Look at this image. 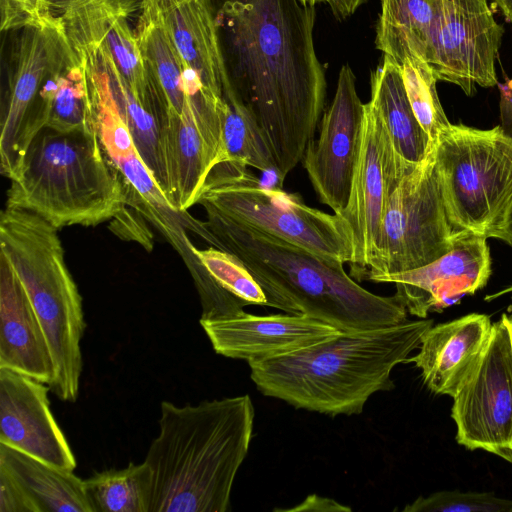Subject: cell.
Returning <instances> with one entry per match:
<instances>
[{
  "label": "cell",
  "mask_w": 512,
  "mask_h": 512,
  "mask_svg": "<svg viewBox=\"0 0 512 512\" xmlns=\"http://www.w3.org/2000/svg\"><path fill=\"white\" fill-rule=\"evenodd\" d=\"M223 88L257 121L282 187L314 139L326 79L313 41L315 6L303 0H208Z\"/></svg>",
  "instance_id": "1"
},
{
  "label": "cell",
  "mask_w": 512,
  "mask_h": 512,
  "mask_svg": "<svg viewBox=\"0 0 512 512\" xmlns=\"http://www.w3.org/2000/svg\"><path fill=\"white\" fill-rule=\"evenodd\" d=\"M205 241L235 255L266 296V306L304 314L342 332L388 327L407 320L395 294L381 296L359 285L342 263L204 209Z\"/></svg>",
  "instance_id": "2"
},
{
  "label": "cell",
  "mask_w": 512,
  "mask_h": 512,
  "mask_svg": "<svg viewBox=\"0 0 512 512\" xmlns=\"http://www.w3.org/2000/svg\"><path fill=\"white\" fill-rule=\"evenodd\" d=\"M160 410L144 460L152 472L150 512H226L253 436L251 398L162 401Z\"/></svg>",
  "instance_id": "3"
},
{
  "label": "cell",
  "mask_w": 512,
  "mask_h": 512,
  "mask_svg": "<svg viewBox=\"0 0 512 512\" xmlns=\"http://www.w3.org/2000/svg\"><path fill=\"white\" fill-rule=\"evenodd\" d=\"M433 320L353 332L280 357L249 362L250 377L265 396L297 409L336 415L360 414L368 399L395 387L393 368L419 348Z\"/></svg>",
  "instance_id": "4"
},
{
  "label": "cell",
  "mask_w": 512,
  "mask_h": 512,
  "mask_svg": "<svg viewBox=\"0 0 512 512\" xmlns=\"http://www.w3.org/2000/svg\"><path fill=\"white\" fill-rule=\"evenodd\" d=\"M6 207L27 210L57 229L96 226L129 204V189L106 156L97 130L41 129L10 180Z\"/></svg>",
  "instance_id": "5"
},
{
  "label": "cell",
  "mask_w": 512,
  "mask_h": 512,
  "mask_svg": "<svg viewBox=\"0 0 512 512\" xmlns=\"http://www.w3.org/2000/svg\"><path fill=\"white\" fill-rule=\"evenodd\" d=\"M0 254L23 285L54 365L50 389L74 402L82 374L86 327L82 297L67 267L58 229L37 214L6 207L0 215Z\"/></svg>",
  "instance_id": "6"
},
{
  "label": "cell",
  "mask_w": 512,
  "mask_h": 512,
  "mask_svg": "<svg viewBox=\"0 0 512 512\" xmlns=\"http://www.w3.org/2000/svg\"><path fill=\"white\" fill-rule=\"evenodd\" d=\"M447 217L457 230L500 238L512 208V137L450 124L434 143Z\"/></svg>",
  "instance_id": "7"
},
{
  "label": "cell",
  "mask_w": 512,
  "mask_h": 512,
  "mask_svg": "<svg viewBox=\"0 0 512 512\" xmlns=\"http://www.w3.org/2000/svg\"><path fill=\"white\" fill-rule=\"evenodd\" d=\"M197 204L327 260L342 264L353 260L352 232L341 215L310 207L301 195L281 187L263 186L245 165L217 164Z\"/></svg>",
  "instance_id": "8"
},
{
  "label": "cell",
  "mask_w": 512,
  "mask_h": 512,
  "mask_svg": "<svg viewBox=\"0 0 512 512\" xmlns=\"http://www.w3.org/2000/svg\"><path fill=\"white\" fill-rule=\"evenodd\" d=\"M456 231L444 207L433 146L390 194L363 280L379 283L385 276L437 260L451 248Z\"/></svg>",
  "instance_id": "9"
},
{
  "label": "cell",
  "mask_w": 512,
  "mask_h": 512,
  "mask_svg": "<svg viewBox=\"0 0 512 512\" xmlns=\"http://www.w3.org/2000/svg\"><path fill=\"white\" fill-rule=\"evenodd\" d=\"M12 32L0 134V167L9 180L17 176L28 145L44 128V88L71 50L58 18Z\"/></svg>",
  "instance_id": "10"
},
{
  "label": "cell",
  "mask_w": 512,
  "mask_h": 512,
  "mask_svg": "<svg viewBox=\"0 0 512 512\" xmlns=\"http://www.w3.org/2000/svg\"><path fill=\"white\" fill-rule=\"evenodd\" d=\"M453 398L457 442L512 463V332L504 313L483 356Z\"/></svg>",
  "instance_id": "11"
},
{
  "label": "cell",
  "mask_w": 512,
  "mask_h": 512,
  "mask_svg": "<svg viewBox=\"0 0 512 512\" xmlns=\"http://www.w3.org/2000/svg\"><path fill=\"white\" fill-rule=\"evenodd\" d=\"M504 35L488 0H436L426 62L437 80L472 96L497 84L495 62Z\"/></svg>",
  "instance_id": "12"
},
{
  "label": "cell",
  "mask_w": 512,
  "mask_h": 512,
  "mask_svg": "<svg viewBox=\"0 0 512 512\" xmlns=\"http://www.w3.org/2000/svg\"><path fill=\"white\" fill-rule=\"evenodd\" d=\"M418 164L404 161L374 102L364 105L362 137L349 201L339 213L348 223L354 244L351 276L362 280L374 256L390 194Z\"/></svg>",
  "instance_id": "13"
},
{
  "label": "cell",
  "mask_w": 512,
  "mask_h": 512,
  "mask_svg": "<svg viewBox=\"0 0 512 512\" xmlns=\"http://www.w3.org/2000/svg\"><path fill=\"white\" fill-rule=\"evenodd\" d=\"M84 71L100 143L128 186L129 204L152 221L172 246L183 245L186 229L197 233L201 221L173 208L138 152L103 74L94 65Z\"/></svg>",
  "instance_id": "14"
},
{
  "label": "cell",
  "mask_w": 512,
  "mask_h": 512,
  "mask_svg": "<svg viewBox=\"0 0 512 512\" xmlns=\"http://www.w3.org/2000/svg\"><path fill=\"white\" fill-rule=\"evenodd\" d=\"M222 114V102L196 91L180 115L160 121L163 191L178 212L197 204L207 177L222 162Z\"/></svg>",
  "instance_id": "15"
},
{
  "label": "cell",
  "mask_w": 512,
  "mask_h": 512,
  "mask_svg": "<svg viewBox=\"0 0 512 512\" xmlns=\"http://www.w3.org/2000/svg\"><path fill=\"white\" fill-rule=\"evenodd\" d=\"M364 105L348 64L341 67L336 92L320 122L319 138L307 146L303 166L319 200L334 213L342 212L350 197L358 160Z\"/></svg>",
  "instance_id": "16"
},
{
  "label": "cell",
  "mask_w": 512,
  "mask_h": 512,
  "mask_svg": "<svg viewBox=\"0 0 512 512\" xmlns=\"http://www.w3.org/2000/svg\"><path fill=\"white\" fill-rule=\"evenodd\" d=\"M487 239L471 231H456L451 248L437 260L379 282L395 284V294L407 311L426 318L430 311H441L487 284L491 275Z\"/></svg>",
  "instance_id": "17"
},
{
  "label": "cell",
  "mask_w": 512,
  "mask_h": 512,
  "mask_svg": "<svg viewBox=\"0 0 512 512\" xmlns=\"http://www.w3.org/2000/svg\"><path fill=\"white\" fill-rule=\"evenodd\" d=\"M49 389L46 383L0 368V443L73 471L76 459L51 412Z\"/></svg>",
  "instance_id": "18"
},
{
  "label": "cell",
  "mask_w": 512,
  "mask_h": 512,
  "mask_svg": "<svg viewBox=\"0 0 512 512\" xmlns=\"http://www.w3.org/2000/svg\"><path fill=\"white\" fill-rule=\"evenodd\" d=\"M214 351L252 361L295 353L338 336L336 327L304 314H241L199 320Z\"/></svg>",
  "instance_id": "19"
},
{
  "label": "cell",
  "mask_w": 512,
  "mask_h": 512,
  "mask_svg": "<svg viewBox=\"0 0 512 512\" xmlns=\"http://www.w3.org/2000/svg\"><path fill=\"white\" fill-rule=\"evenodd\" d=\"M491 332L490 317L479 313L432 325L418 354L406 362L415 363L432 392L453 397L483 356Z\"/></svg>",
  "instance_id": "20"
},
{
  "label": "cell",
  "mask_w": 512,
  "mask_h": 512,
  "mask_svg": "<svg viewBox=\"0 0 512 512\" xmlns=\"http://www.w3.org/2000/svg\"><path fill=\"white\" fill-rule=\"evenodd\" d=\"M0 368L50 386L54 365L30 299L7 259L0 254Z\"/></svg>",
  "instance_id": "21"
},
{
  "label": "cell",
  "mask_w": 512,
  "mask_h": 512,
  "mask_svg": "<svg viewBox=\"0 0 512 512\" xmlns=\"http://www.w3.org/2000/svg\"><path fill=\"white\" fill-rule=\"evenodd\" d=\"M164 25L189 73L222 98L226 81L214 15L208 0H156Z\"/></svg>",
  "instance_id": "22"
},
{
  "label": "cell",
  "mask_w": 512,
  "mask_h": 512,
  "mask_svg": "<svg viewBox=\"0 0 512 512\" xmlns=\"http://www.w3.org/2000/svg\"><path fill=\"white\" fill-rule=\"evenodd\" d=\"M136 37L149 81L166 115H180L189 99L191 74L164 25L156 0L140 4Z\"/></svg>",
  "instance_id": "23"
},
{
  "label": "cell",
  "mask_w": 512,
  "mask_h": 512,
  "mask_svg": "<svg viewBox=\"0 0 512 512\" xmlns=\"http://www.w3.org/2000/svg\"><path fill=\"white\" fill-rule=\"evenodd\" d=\"M378 108L396 153L410 164L425 160L434 143L418 122L397 64L383 55L371 74V98Z\"/></svg>",
  "instance_id": "24"
},
{
  "label": "cell",
  "mask_w": 512,
  "mask_h": 512,
  "mask_svg": "<svg viewBox=\"0 0 512 512\" xmlns=\"http://www.w3.org/2000/svg\"><path fill=\"white\" fill-rule=\"evenodd\" d=\"M0 466L20 482L40 512H94L84 480L73 471L61 469L2 443Z\"/></svg>",
  "instance_id": "25"
},
{
  "label": "cell",
  "mask_w": 512,
  "mask_h": 512,
  "mask_svg": "<svg viewBox=\"0 0 512 512\" xmlns=\"http://www.w3.org/2000/svg\"><path fill=\"white\" fill-rule=\"evenodd\" d=\"M137 3L138 0H95L84 7L121 74L138 97L147 99L153 88L136 33L128 21Z\"/></svg>",
  "instance_id": "26"
},
{
  "label": "cell",
  "mask_w": 512,
  "mask_h": 512,
  "mask_svg": "<svg viewBox=\"0 0 512 512\" xmlns=\"http://www.w3.org/2000/svg\"><path fill=\"white\" fill-rule=\"evenodd\" d=\"M435 5L436 0H381L377 49L394 62L407 54L426 62Z\"/></svg>",
  "instance_id": "27"
},
{
  "label": "cell",
  "mask_w": 512,
  "mask_h": 512,
  "mask_svg": "<svg viewBox=\"0 0 512 512\" xmlns=\"http://www.w3.org/2000/svg\"><path fill=\"white\" fill-rule=\"evenodd\" d=\"M44 128L61 132L96 131V123L81 60L71 47L44 91Z\"/></svg>",
  "instance_id": "28"
},
{
  "label": "cell",
  "mask_w": 512,
  "mask_h": 512,
  "mask_svg": "<svg viewBox=\"0 0 512 512\" xmlns=\"http://www.w3.org/2000/svg\"><path fill=\"white\" fill-rule=\"evenodd\" d=\"M191 248L216 290L217 314L214 319L241 314L246 306H266L263 290L235 255L213 246L199 249L192 244Z\"/></svg>",
  "instance_id": "29"
},
{
  "label": "cell",
  "mask_w": 512,
  "mask_h": 512,
  "mask_svg": "<svg viewBox=\"0 0 512 512\" xmlns=\"http://www.w3.org/2000/svg\"><path fill=\"white\" fill-rule=\"evenodd\" d=\"M84 486L94 512H150L152 472L145 461L94 473Z\"/></svg>",
  "instance_id": "30"
},
{
  "label": "cell",
  "mask_w": 512,
  "mask_h": 512,
  "mask_svg": "<svg viewBox=\"0 0 512 512\" xmlns=\"http://www.w3.org/2000/svg\"><path fill=\"white\" fill-rule=\"evenodd\" d=\"M222 162L276 174V162L253 115L228 89L222 90Z\"/></svg>",
  "instance_id": "31"
},
{
  "label": "cell",
  "mask_w": 512,
  "mask_h": 512,
  "mask_svg": "<svg viewBox=\"0 0 512 512\" xmlns=\"http://www.w3.org/2000/svg\"><path fill=\"white\" fill-rule=\"evenodd\" d=\"M400 69L406 94L421 127L433 143L451 123L446 117L436 90L431 67L414 55H405L395 62Z\"/></svg>",
  "instance_id": "32"
},
{
  "label": "cell",
  "mask_w": 512,
  "mask_h": 512,
  "mask_svg": "<svg viewBox=\"0 0 512 512\" xmlns=\"http://www.w3.org/2000/svg\"><path fill=\"white\" fill-rule=\"evenodd\" d=\"M403 512H512V500L488 492L440 491L420 496Z\"/></svg>",
  "instance_id": "33"
},
{
  "label": "cell",
  "mask_w": 512,
  "mask_h": 512,
  "mask_svg": "<svg viewBox=\"0 0 512 512\" xmlns=\"http://www.w3.org/2000/svg\"><path fill=\"white\" fill-rule=\"evenodd\" d=\"M55 19L45 0H0V29L10 32Z\"/></svg>",
  "instance_id": "34"
},
{
  "label": "cell",
  "mask_w": 512,
  "mask_h": 512,
  "mask_svg": "<svg viewBox=\"0 0 512 512\" xmlns=\"http://www.w3.org/2000/svg\"><path fill=\"white\" fill-rule=\"evenodd\" d=\"M0 512H40L26 489L0 466Z\"/></svg>",
  "instance_id": "35"
},
{
  "label": "cell",
  "mask_w": 512,
  "mask_h": 512,
  "mask_svg": "<svg viewBox=\"0 0 512 512\" xmlns=\"http://www.w3.org/2000/svg\"><path fill=\"white\" fill-rule=\"evenodd\" d=\"M314 505L310 510L311 511H350L351 509L349 507L341 506L339 503L335 502L332 499L329 498H323L319 497L317 495H311L305 499L301 505L297 506L296 508L290 509V510H305L307 507Z\"/></svg>",
  "instance_id": "36"
},
{
  "label": "cell",
  "mask_w": 512,
  "mask_h": 512,
  "mask_svg": "<svg viewBox=\"0 0 512 512\" xmlns=\"http://www.w3.org/2000/svg\"><path fill=\"white\" fill-rule=\"evenodd\" d=\"M51 15L59 18L75 8L84 6L95 0H45Z\"/></svg>",
  "instance_id": "37"
},
{
  "label": "cell",
  "mask_w": 512,
  "mask_h": 512,
  "mask_svg": "<svg viewBox=\"0 0 512 512\" xmlns=\"http://www.w3.org/2000/svg\"><path fill=\"white\" fill-rule=\"evenodd\" d=\"M366 0H335L331 9L339 20L351 16Z\"/></svg>",
  "instance_id": "38"
},
{
  "label": "cell",
  "mask_w": 512,
  "mask_h": 512,
  "mask_svg": "<svg viewBox=\"0 0 512 512\" xmlns=\"http://www.w3.org/2000/svg\"><path fill=\"white\" fill-rule=\"evenodd\" d=\"M504 14L507 21L512 23V0H493Z\"/></svg>",
  "instance_id": "39"
},
{
  "label": "cell",
  "mask_w": 512,
  "mask_h": 512,
  "mask_svg": "<svg viewBox=\"0 0 512 512\" xmlns=\"http://www.w3.org/2000/svg\"><path fill=\"white\" fill-rule=\"evenodd\" d=\"M499 239L505 241L512 247V208L510 210L506 226Z\"/></svg>",
  "instance_id": "40"
},
{
  "label": "cell",
  "mask_w": 512,
  "mask_h": 512,
  "mask_svg": "<svg viewBox=\"0 0 512 512\" xmlns=\"http://www.w3.org/2000/svg\"><path fill=\"white\" fill-rule=\"evenodd\" d=\"M507 293H511L512 294V285L507 287L506 289L500 291L499 293H495L493 295L487 296L485 298V300H487V301L488 300H492V299H495V298L499 297L500 295L507 294ZM508 312H509V314H512V297H511V304L508 307Z\"/></svg>",
  "instance_id": "41"
},
{
  "label": "cell",
  "mask_w": 512,
  "mask_h": 512,
  "mask_svg": "<svg viewBox=\"0 0 512 512\" xmlns=\"http://www.w3.org/2000/svg\"><path fill=\"white\" fill-rule=\"evenodd\" d=\"M304 2L310 4V5H316L317 3H328L329 6L331 7L334 3L335 0H303Z\"/></svg>",
  "instance_id": "42"
},
{
  "label": "cell",
  "mask_w": 512,
  "mask_h": 512,
  "mask_svg": "<svg viewBox=\"0 0 512 512\" xmlns=\"http://www.w3.org/2000/svg\"><path fill=\"white\" fill-rule=\"evenodd\" d=\"M511 322V332H512V314H508Z\"/></svg>",
  "instance_id": "43"
},
{
  "label": "cell",
  "mask_w": 512,
  "mask_h": 512,
  "mask_svg": "<svg viewBox=\"0 0 512 512\" xmlns=\"http://www.w3.org/2000/svg\"><path fill=\"white\" fill-rule=\"evenodd\" d=\"M138 1H139V6H140L141 3H143V2H145L147 0H138Z\"/></svg>",
  "instance_id": "44"
},
{
  "label": "cell",
  "mask_w": 512,
  "mask_h": 512,
  "mask_svg": "<svg viewBox=\"0 0 512 512\" xmlns=\"http://www.w3.org/2000/svg\"><path fill=\"white\" fill-rule=\"evenodd\" d=\"M507 84L512 87V80L509 81Z\"/></svg>",
  "instance_id": "45"
}]
</instances>
